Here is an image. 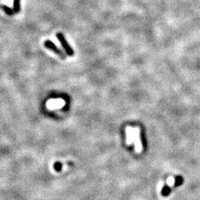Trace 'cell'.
<instances>
[{
	"label": "cell",
	"instance_id": "1",
	"mask_svg": "<svg viewBox=\"0 0 200 200\" xmlns=\"http://www.w3.org/2000/svg\"><path fill=\"white\" fill-rule=\"evenodd\" d=\"M56 36H57V39H59V42H60L62 48L65 50L66 54L68 56H69V57H73V56L74 55V51H73V48H71V45L68 44V42H67L64 34L62 33H57Z\"/></svg>",
	"mask_w": 200,
	"mask_h": 200
},
{
	"label": "cell",
	"instance_id": "8",
	"mask_svg": "<svg viewBox=\"0 0 200 200\" xmlns=\"http://www.w3.org/2000/svg\"><path fill=\"white\" fill-rule=\"evenodd\" d=\"M170 191H171L170 187H168V186L165 187V188H164V189H163V196H167V195H168L169 194H170Z\"/></svg>",
	"mask_w": 200,
	"mask_h": 200
},
{
	"label": "cell",
	"instance_id": "4",
	"mask_svg": "<svg viewBox=\"0 0 200 200\" xmlns=\"http://www.w3.org/2000/svg\"><path fill=\"white\" fill-rule=\"evenodd\" d=\"M126 134H127V140L126 143L127 145H131L133 141V135H134V128L131 127H126Z\"/></svg>",
	"mask_w": 200,
	"mask_h": 200
},
{
	"label": "cell",
	"instance_id": "3",
	"mask_svg": "<svg viewBox=\"0 0 200 200\" xmlns=\"http://www.w3.org/2000/svg\"><path fill=\"white\" fill-rule=\"evenodd\" d=\"M133 140L135 142V149L137 153L142 151V142L140 139V131L138 127H134V135H133Z\"/></svg>",
	"mask_w": 200,
	"mask_h": 200
},
{
	"label": "cell",
	"instance_id": "6",
	"mask_svg": "<svg viewBox=\"0 0 200 200\" xmlns=\"http://www.w3.org/2000/svg\"><path fill=\"white\" fill-rule=\"evenodd\" d=\"M14 10L15 13L20 11V0H14Z\"/></svg>",
	"mask_w": 200,
	"mask_h": 200
},
{
	"label": "cell",
	"instance_id": "5",
	"mask_svg": "<svg viewBox=\"0 0 200 200\" xmlns=\"http://www.w3.org/2000/svg\"><path fill=\"white\" fill-rule=\"evenodd\" d=\"M0 8L2 9V10H4L5 13H6V14H8V15H9V16H11L14 14V10H12L10 8H9V7L7 6V5H0Z\"/></svg>",
	"mask_w": 200,
	"mask_h": 200
},
{
	"label": "cell",
	"instance_id": "10",
	"mask_svg": "<svg viewBox=\"0 0 200 200\" xmlns=\"http://www.w3.org/2000/svg\"><path fill=\"white\" fill-rule=\"evenodd\" d=\"M54 167H55V169L57 171H59L61 169V164H59V163H57V164H55V165H54Z\"/></svg>",
	"mask_w": 200,
	"mask_h": 200
},
{
	"label": "cell",
	"instance_id": "7",
	"mask_svg": "<svg viewBox=\"0 0 200 200\" xmlns=\"http://www.w3.org/2000/svg\"><path fill=\"white\" fill-rule=\"evenodd\" d=\"M182 177H181V176H177V177L175 179V184H174V186L177 187L179 186V185H181L182 183Z\"/></svg>",
	"mask_w": 200,
	"mask_h": 200
},
{
	"label": "cell",
	"instance_id": "2",
	"mask_svg": "<svg viewBox=\"0 0 200 200\" xmlns=\"http://www.w3.org/2000/svg\"><path fill=\"white\" fill-rule=\"evenodd\" d=\"M44 46L46 48H48V50H51V51L54 52L57 55H58L60 58L65 59L66 58V55L65 54L62 52V50H61L52 41L50 40H46L44 42Z\"/></svg>",
	"mask_w": 200,
	"mask_h": 200
},
{
	"label": "cell",
	"instance_id": "9",
	"mask_svg": "<svg viewBox=\"0 0 200 200\" xmlns=\"http://www.w3.org/2000/svg\"><path fill=\"white\" fill-rule=\"evenodd\" d=\"M173 184H175V179L172 177L169 178L168 180H167V186L168 187L172 186Z\"/></svg>",
	"mask_w": 200,
	"mask_h": 200
}]
</instances>
